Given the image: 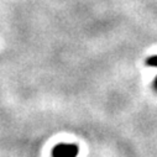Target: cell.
I'll return each mask as SVG.
<instances>
[{"mask_svg": "<svg viewBox=\"0 0 157 157\" xmlns=\"http://www.w3.org/2000/svg\"><path fill=\"white\" fill-rule=\"evenodd\" d=\"M146 64H147L148 67H156V68H157V55L148 57V58L146 59Z\"/></svg>", "mask_w": 157, "mask_h": 157, "instance_id": "obj_2", "label": "cell"}, {"mask_svg": "<svg viewBox=\"0 0 157 157\" xmlns=\"http://www.w3.org/2000/svg\"><path fill=\"white\" fill-rule=\"evenodd\" d=\"M79 148L75 144H58L52 150V157H77Z\"/></svg>", "mask_w": 157, "mask_h": 157, "instance_id": "obj_1", "label": "cell"}, {"mask_svg": "<svg viewBox=\"0 0 157 157\" xmlns=\"http://www.w3.org/2000/svg\"><path fill=\"white\" fill-rule=\"evenodd\" d=\"M153 89L157 92V77H156V79H155V82H153Z\"/></svg>", "mask_w": 157, "mask_h": 157, "instance_id": "obj_3", "label": "cell"}]
</instances>
